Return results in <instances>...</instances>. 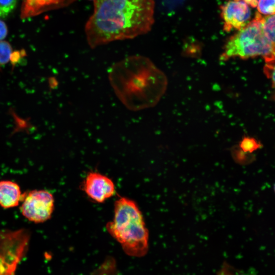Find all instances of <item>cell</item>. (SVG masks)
Here are the masks:
<instances>
[{"label": "cell", "mask_w": 275, "mask_h": 275, "mask_svg": "<svg viewBox=\"0 0 275 275\" xmlns=\"http://www.w3.org/2000/svg\"><path fill=\"white\" fill-rule=\"evenodd\" d=\"M85 26L91 48L132 39L149 32L154 23V0H95Z\"/></svg>", "instance_id": "obj_1"}, {"label": "cell", "mask_w": 275, "mask_h": 275, "mask_svg": "<svg viewBox=\"0 0 275 275\" xmlns=\"http://www.w3.org/2000/svg\"><path fill=\"white\" fill-rule=\"evenodd\" d=\"M108 75L118 98L132 111L155 105L168 85L165 74L149 58L140 55L129 56L114 63Z\"/></svg>", "instance_id": "obj_2"}, {"label": "cell", "mask_w": 275, "mask_h": 275, "mask_svg": "<svg viewBox=\"0 0 275 275\" xmlns=\"http://www.w3.org/2000/svg\"><path fill=\"white\" fill-rule=\"evenodd\" d=\"M106 228L127 255L140 257L147 253L149 232L134 201L126 197L118 199L114 204L113 219L106 224Z\"/></svg>", "instance_id": "obj_3"}, {"label": "cell", "mask_w": 275, "mask_h": 275, "mask_svg": "<svg viewBox=\"0 0 275 275\" xmlns=\"http://www.w3.org/2000/svg\"><path fill=\"white\" fill-rule=\"evenodd\" d=\"M262 17L257 13L252 21L228 38L220 55V61L261 56L266 63L275 61V50L263 32Z\"/></svg>", "instance_id": "obj_4"}, {"label": "cell", "mask_w": 275, "mask_h": 275, "mask_svg": "<svg viewBox=\"0 0 275 275\" xmlns=\"http://www.w3.org/2000/svg\"><path fill=\"white\" fill-rule=\"evenodd\" d=\"M29 240V233L24 229L0 231V275H15Z\"/></svg>", "instance_id": "obj_5"}, {"label": "cell", "mask_w": 275, "mask_h": 275, "mask_svg": "<svg viewBox=\"0 0 275 275\" xmlns=\"http://www.w3.org/2000/svg\"><path fill=\"white\" fill-rule=\"evenodd\" d=\"M22 201L21 213L30 221L43 223L52 216L54 199L49 191L43 189L30 191L23 196Z\"/></svg>", "instance_id": "obj_6"}, {"label": "cell", "mask_w": 275, "mask_h": 275, "mask_svg": "<svg viewBox=\"0 0 275 275\" xmlns=\"http://www.w3.org/2000/svg\"><path fill=\"white\" fill-rule=\"evenodd\" d=\"M251 15V10L243 0H230L221 6L224 30L227 32L244 27L249 22Z\"/></svg>", "instance_id": "obj_7"}, {"label": "cell", "mask_w": 275, "mask_h": 275, "mask_svg": "<svg viewBox=\"0 0 275 275\" xmlns=\"http://www.w3.org/2000/svg\"><path fill=\"white\" fill-rule=\"evenodd\" d=\"M82 189L90 199L99 203H103L113 197L116 191L112 180L96 172H90L87 175Z\"/></svg>", "instance_id": "obj_8"}, {"label": "cell", "mask_w": 275, "mask_h": 275, "mask_svg": "<svg viewBox=\"0 0 275 275\" xmlns=\"http://www.w3.org/2000/svg\"><path fill=\"white\" fill-rule=\"evenodd\" d=\"M77 0H21L20 17L26 19L44 12L63 8Z\"/></svg>", "instance_id": "obj_9"}, {"label": "cell", "mask_w": 275, "mask_h": 275, "mask_svg": "<svg viewBox=\"0 0 275 275\" xmlns=\"http://www.w3.org/2000/svg\"><path fill=\"white\" fill-rule=\"evenodd\" d=\"M23 195L19 186L10 180L0 181V206L10 208L17 206Z\"/></svg>", "instance_id": "obj_10"}, {"label": "cell", "mask_w": 275, "mask_h": 275, "mask_svg": "<svg viewBox=\"0 0 275 275\" xmlns=\"http://www.w3.org/2000/svg\"><path fill=\"white\" fill-rule=\"evenodd\" d=\"M262 22L263 32L275 50V14L263 16Z\"/></svg>", "instance_id": "obj_11"}, {"label": "cell", "mask_w": 275, "mask_h": 275, "mask_svg": "<svg viewBox=\"0 0 275 275\" xmlns=\"http://www.w3.org/2000/svg\"><path fill=\"white\" fill-rule=\"evenodd\" d=\"M257 9L259 13L265 15L275 14V0H257Z\"/></svg>", "instance_id": "obj_12"}, {"label": "cell", "mask_w": 275, "mask_h": 275, "mask_svg": "<svg viewBox=\"0 0 275 275\" xmlns=\"http://www.w3.org/2000/svg\"><path fill=\"white\" fill-rule=\"evenodd\" d=\"M12 48L10 44L4 41H0V66L7 63L12 58Z\"/></svg>", "instance_id": "obj_13"}, {"label": "cell", "mask_w": 275, "mask_h": 275, "mask_svg": "<svg viewBox=\"0 0 275 275\" xmlns=\"http://www.w3.org/2000/svg\"><path fill=\"white\" fill-rule=\"evenodd\" d=\"M261 145L255 139L249 137L244 138L239 146L243 152L251 153L260 147Z\"/></svg>", "instance_id": "obj_14"}, {"label": "cell", "mask_w": 275, "mask_h": 275, "mask_svg": "<svg viewBox=\"0 0 275 275\" xmlns=\"http://www.w3.org/2000/svg\"><path fill=\"white\" fill-rule=\"evenodd\" d=\"M250 153L242 151L239 147L233 148L232 155L234 160L240 164H246L253 160V158L249 155Z\"/></svg>", "instance_id": "obj_15"}, {"label": "cell", "mask_w": 275, "mask_h": 275, "mask_svg": "<svg viewBox=\"0 0 275 275\" xmlns=\"http://www.w3.org/2000/svg\"><path fill=\"white\" fill-rule=\"evenodd\" d=\"M17 0H0V17L8 16L15 9Z\"/></svg>", "instance_id": "obj_16"}, {"label": "cell", "mask_w": 275, "mask_h": 275, "mask_svg": "<svg viewBox=\"0 0 275 275\" xmlns=\"http://www.w3.org/2000/svg\"><path fill=\"white\" fill-rule=\"evenodd\" d=\"M265 72L270 79L273 88L275 90V61L266 63Z\"/></svg>", "instance_id": "obj_17"}, {"label": "cell", "mask_w": 275, "mask_h": 275, "mask_svg": "<svg viewBox=\"0 0 275 275\" xmlns=\"http://www.w3.org/2000/svg\"><path fill=\"white\" fill-rule=\"evenodd\" d=\"M8 34V29L5 23L0 20V41L3 40Z\"/></svg>", "instance_id": "obj_18"}, {"label": "cell", "mask_w": 275, "mask_h": 275, "mask_svg": "<svg viewBox=\"0 0 275 275\" xmlns=\"http://www.w3.org/2000/svg\"><path fill=\"white\" fill-rule=\"evenodd\" d=\"M273 189H274V193H275V184H274V186H273Z\"/></svg>", "instance_id": "obj_19"}, {"label": "cell", "mask_w": 275, "mask_h": 275, "mask_svg": "<svg viewBox=\"0 0 275 275\" xmlns=\"http://www.w3.org/2000/svg\"><path fill=\"white\" fill-rule=\"evenodd\" d=\"M90 1H93L94 2V1H95V0H90Z\"/></svg>", "instance_id": "obj_20"}]
</instances>
